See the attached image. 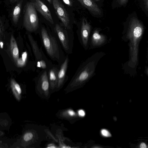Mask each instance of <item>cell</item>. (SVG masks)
<instances>
[{"instance_id": "6da1fadb", "label": "cell", "mask_w": 148, "mask_h": 148, "mask_svg": "<svg viewBox=\"0 0 148 148\" xmlns=\"http://www.w3.org/2000/svg\"><path fill=\"white\" fill-rule=\"evenodd\" d=\"M106 55L103 52H97L83 62L72 77L70 86H76L82 85L94 76L98 62Z\"/></svg>"}, {"instance_id": "5b68a950", "label": "cell", "mask_w": 148, "mask_h": 148, "mask_svg": "<svg viewBox=\"0 0 148 148\" xmlns=\"http://www.w3.org/2000/svg\"><path fill=\"white\" fill-rule=\"evenodd\" d=\"M91 30V25L85 19H83L77 35L80 43L86 50H88V41Z\"/></svg>"}, {"instance_id": "603a6c76", "label": "cell", "mask_w": 148, "mask_h": 148, "mask_svg": "<svg viewBox=\"0 0 148 148\" xmlns=\"http://www.w3.org/2000/svg\"><path fill=\"white\" fill-rule=\"evenodd\" d=\"M78 114L79 116L84 117L85 115V113L83 110L80 109L78 110Z\"/></svg>"}, {"instance_id": "30bf717a", "label": "cell", "mask_w": 148, "mask_h": 148, "mask_svg": "<svg viewBox=\"0 0 148 148\" xmlns=\"http://www.w3.org/2000/svg\"><path fill=\"white\" fill-rule=\"evenodd\" d=\"M69 61V58L67 55L65 57L63 62L62 64L60 70L58 73L57 84L58 87L60 86L63 84L66 76V73Z\"/></svg>"}, {"instance_id": "f1b7e54d", "label": "cell", "mask_w": 148, "mask_h": 148, "mask_svg": "<svg viewBox=\"0 0 148 148\" xmlns=\"http://www.w3.org/2000/svg\"><path fill=\"white\" fill-rule=\"evenodd\" d=\"M47 0L50 3H51V1H52V0Z\"/></svg>"}, {"instance_id": "5bb4252c", "label": "cell", "mask_w": 148, "mask_h": 148, "mask_svg": "<svg viewBox=\"0 0 148 148\" xmlns=\"http://www.w3.org/2000/svg\"><path fill=\"white\" fill-rule=\"evenodd\" d=\"M135 2L148 18V0H135Z\"/></svg>"}, {"instance_id": "4fadbf2b", "label": "cell", "mask_w": 148, "mask_h": 148, "mask_svg": "<svg viewBox=\"0 0 148 148\" xmlns=\"http://www.w3.org/2000/svg\"><path fill=\"white\" fill-rule=\"evenodd\" d=\"M59 71L54 68L51 69L49 72V78L51 87L53 88L58 82V73Z\"/></svg>"}, {"instance_id": "9c48e42d", "label": "cell", "mask_w": 148, "mask_h": 148, "mask_svg": "<svg viewBox=\"0 0 148 148\" xmlns=\"http://www.w3.org/2000/svg\"><path fill=\"white\" fill-rule=\"evenodd\" d=\"M77 0L93 14L95 15L101 14V10L97 4L92 0Z\"/></svg>"}, {"instance_id": "7c38bea8", "label": "cell", "mask_w": 148, "mask_h": 148, "mask_svg": "<svg viewBox=\"0 0 148 148\" xmlns=\"http://www.w3.org/2000/svg\"><path fill=\"white\" fill-rule=\"evenodd\" d=\"M10 86L12 91L16 99L18 101L21 99V90L19 84L14 79L10 80Z\"/></svg>"}, {"instance_id": "cb8c5ba5", "label": "cell", "mask_w": 148, "mask_h": 148, "mask_svg": "<svg viewBox=\"0 0 148 148\" xmlns=\"http://www.w3.org/2000/svg\"><path fill=\"white\" fill-rule=\"evenodd\" d=\"M140 148H148V145L144 143H141L138 147Z\"/></svg>"}, {"instance_id": "484cf974", "label": "cell", "mask_w": 148, "mask_h": 148, "mask_svg": "<svg viewBox=\"0 0 148 148\" xmlns=\"http://www.w3.org/2000/svg\"><path fill=\"white\" fill-rule=\"evenodd\" d=\"M63 1L66 4L70 6L72 5L71 2L70 0H63Z\"/></svg>"}, {"instance_id": "83f0119b", "label": "cell", "mask_w": 148, "mask_h": 148, "mask_svg": "<svg viewBox=\"0 0 148 148\" xmlns=\"http://www.w3.org/2000/svg\"><path fill=\"white\" fill-rule=\"evenodd\" d=\"M0 47L1 49H3V43L1 41L0 43Z\"/></svg>"}, {"instance_id": "7a4b0ae2", "label": "cell", "mask_w": 148, "mask_h": 148, "mask_svg": "<svg viewBox=\"0 0 148 148\" xmlns=\"http://www.w3.org/2000/svg\"><path fill=\"white\" fill-rule=\"evenodd\" d=\"M38 20L36 9L33 2H28L25 5L23 25L27 31L33 32L38 27Z\"/></svg>"}, {"instance_id": "ac0fdd59", "label": "cell", "mask_w": 148, "mask_h": 148, "mask_svg": "<svg viewBox=\"0 0 148 148\" xmlns=\"http://www.w3.org/2000/svg\"><path fill=\"white\" fill-rule=\"evenodd\" d=\"M33 134L31 132L26 133L23 136V139L25 141H29L31 140L33 137Z\"/></svg>"}, {"instance_id": "d6986e66", "label": "cell", "mask_w": 148, "mask_h": 148, "mask_svg": "<svg viewBox=\"0 0 148 148\" xmlns=\"http://www.w3.org/2000/svg\"><path fill=\"white\" fill-rule=\"evenodd\" d=\"M101 134L104 137H108L111 136L109 132L106 129H102L101 131Z\"/></svg>"}, {"instance_id": "8fae6325", "label": "cell", "mask_w": 148, "mask_h": 148, "mask_svg": "<svg viewBox=\"0 0 148 148\" xmlns=\"http://www.w3.org/2000/svg\"><path fill=\"white\" fill-rule=\"evenodd\" d=\"M10 49L11 55L16 64L19 60V50L16 40L12 35L11 36L10 41Z\"/></svg>"}, {"instance_id": "9a60e30c", "label": "cell", "mask_w": 148, "mask_h": 148, "mask_svg": "<svg viewBox=\"0 0 148 148\" xmlns=\"http://www.w3.org/2000/svg\"><path fill=\"white\" fill-rule=\"evenodd\" d=\"M28 36L35 57L37 60L41 59L42 57L41 54L39 51L37 43L32 38L31 36L29 35Z\"/></svg>"}, {"instance_id": "3957f363", "label": "cell", "mask_w": 148, "mask_h": 148, "mask_svg": "<svg viewBox=\"0 0 148 148\" xmlns=\"http://www.w3.org/2000/svg\"><path fill=\"white\" fill-rule=\"evenodd\" d=\"M41 32L43 42L48 54L52 58L59 60L61 55L56 38L49 35L44 27L42 28Z\"/></svg>"}, {"instance_id": "8992f818", "label": "cell", "mask_w": 148, "mask_h": 148, "mask_svg": "<svg viewBox=\"0 0 148 148\" xmlns=\"http://www.w3.org/2000/svg\"><path fill=\"white\" fill-rule=\"evenodd\" d=\"M100 30H94L90 35L88 41V50L101 47L108 42V37L106 35L100 33Z\"/></svg>"}, {"instance_id": "4316f807", "label": "cell", "mask_w": 148, "mask_h": 148, "mask_svg": "<svg viewBox=\"0 0 148 148\" xmlns=\"http://www.w3.org/2000/svg\"><path fill=\"white\" fill-rule=\"evenodd\" d=\"M47 148H56V147L53 144H51L48 145Z\"/></svg>"}, {"instance_id": "52a82bcc", "label": "cell", "mask_w": 148, "mask_h": 148, "mask_svg": "<svg viewBox=\"0 0 148 148\" xmlns=\"http://www.w3.org/2000/svg\"><path fill=\"white\" fill-rule=\"evenodd\" d=\"M56 13L65 28L71 29L69 18L64 6L60 0H52Z\"/></svg>"}, {"instance_id": "ba28073f", "label": "cell", "mask_w": 148, "mask_h": 148, "mask_svg": "<svg viewBox=\"0 0 148 148\" xmlns=\"http://www.w3.org/2000/svg\"><path fill=\"white\" fill-rule=\"evenodd\" d=\"M36 9L52 24L54 23L51 14L47 6L40 0H34L33 2Z\"/></svg>"}, {"instance_id": "ffe728a7", "label": "cell", "mask_w": 148, "mask_h": 148, "mask_svg": "<svg viewBox=\"0 0 148 148\" xmlns=\"http://www.w3.org/2000/svg\"><path fill=\"white\" fill-rule=\"evenodd\" d=\"M130 0H116L118 5L120 6H125Z\"/></svg>"}, {"instance_id": "277c9868", "label": "cell", "mask_w": 148, "mask_h": 148, "mask_svg": "<svg viewBox=\"0 0 148 148\" xmlns=\"http://www.w3.org/2000/svg\"><path fill=\"white\" fill-rule=\"evenodd\" d=\"M55 30L66 52L68 54L73 53L74 37L72 32L64 29L58 24L55 26Z\"/></svg>"}, {"instance_id": "7402d4cb", "label": "cell", "mask_w": 148, "mask_h": 148, "mask_svg": "<svg viewBox=\"0 0 148 148\" xmlns=\"http://www.w3.org/2000/svg\"><path fill=\"white\" fill-rule=\"evenodd\" d=\"M0 34L1 37L2 36L3 34V27L1 20H0Z\"/></svg>"}, {"instance_id": "44dd1931", "label": "cell", "mask_w": 148, "mask_h": 148, "mask_svg": "<svg viewBox=\"0 0 148 148\" xmlns=\"http://www.w3.org/2000/svg\"><path fill=\"white\" fill-rule=\"evenodd\" d=\"M37 66L38 67L42 69H45L47 67L46 64L43 60H41L38 62Z\"/></svg>"}, {"instance_id": "2e32d148", "label": "cell", "mask_w": 148, "mask_h": 148, "mask_svg": "<svg viewBox=\"0 0 148 148\" xmlns=\"http://www.w3.org/2000/svg\"><path fill=\"white\" fill-rule=\"evenodd\" d=\"M41 88L44 91L48 90L49 88V82L48 76L46 71H44L41 77Z\"/></svg>"}, {"instance_id": "d4e9b609", "label": "cell", "mask_w": 148, "mask_h": 148, "mask_svg": "<svg viewBox=\"0 0 148 148\" xmlns=\"http://www.w3.org/2000/svg\"><path fill=\"white\" fill-rule=\"evenodd\" d=\"M68 113L71 116H74L75 114V112L71 110H69L68 111Z\"/></svg>"}, {"instance_id": "e0dca14e", "label": "cell", "mask_w": 148, "mask_h": 148, "mask_svg": "<svg viewBox=\"0 0 148 148\" xmlns=\"http://www.w3.org/2000/svg\"><path fill=\"white\" fill-rule=\"evenodd\" d=\"M22 2L18 3L15 7L12 13V20L14 23H16L19 19L20 15Z\"/></svg>"}]
</instances>
